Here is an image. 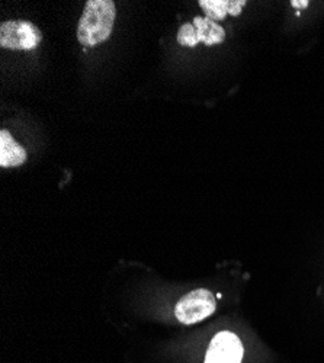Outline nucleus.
Listing matches in <instances>:
<instances>
[{
    "mask_svg": "<svg viewBox=\"0 0 324 363\" xmlns=\"http://www.w3.org/2000/svg\"><path fill=\"white\" fill-rule=\"evenodd\" d=\"M178 43L184 47H195L199 44L198 41V34H196V28L194 23H184L179 31H178Z\"/></svg>",
    "mask_w": 324,
    "mask_h": 363,
    "instance_id": "nucleus-8",
    "label": "nucleus"
},
{
    "mask_svg": "<svg viewBox=\"0 0 324 363\" xmlns=\"http://www.w3.org/2000/svg\"><path fill=\"white\" fill-rule=\"evenodd\" d=\"M43 41L40 28L29 21H6L0 25V45L8 50L31 51Z\"/></svg>",
    "mask_w": 324,
    "mask_h": 363,
    "instance_id": "nucleus-3",
    "label": "nucleus"
},
{
    "mask_svg": "<svg viewBox=\"0 0 324 363\" xmlns=\"http://www.w3.org/2000/svg\"><path fill=\"white\" fill-rule=\"evenodd\" d=\"M25 148L15 141L12 134L6 130L0 131V166L16 167L26 162Z\"/></svg>",
    "mask_w": 324,
    "mask_h": 363,
    "instance_id": "nucleus-6",
    "label": "nucleus"
},
{
    "mask_svg": "<svg viewBox=\"0 0 324 363\" xmlns=\"http://www.w3.org/2000/svg\"><path fill=\"white\" fill-rule=\"evenodd\" d=\"M116 6L112 0H89L77 23V40L84 47L105 43L113 29Z\"/></svg>",
    "mask_w": 324,
    "mask_h": 363,
    "instance_id": "nucleus-1",
    "label": "nucleus"
},
{
    "mask_svg": "<svg viewBox=\"0 0 324 363\" xmlns=\"http://www.w3.org/2000/svg\"><path fill=\"white\" fill-rule=\"evenodd\" d=\"M217 308L216 296L208 289H195L184 295L174 307V317L182 324L191 325L214 314Z\"/></svg>",
    "mask_w": 324,
    "mask_h": 363,
    "instance_id": "nucleus-2",
    "label": "nucleus"
},
{
    "mask_svg": "<svg viewBox=\"0 0 324 363\" xmlns=\"http://www.w3.org/2000/svg\"><path fill=\"white\" fill-rule=\"evenodd\" d=\"M199 6L208 19L217 22L227 15L239 16L246 5L245 0H199Z\"/></svg>",
    "mask_w": 324,
    "mask_h": 363,
    "instance_id": "nucleus-5",
    "label": "nucleus"
},
{
    "mask_svg": "<svg viewBox=\"0 0 324 363\" xmlns=\"http://www.w3.org/2000/svg\"><path fill=\"white\" fill-rule=\"evenodd\" d=\"M243 345L231 331H221L213 339L205 363H242Z\"/></svg>",
    "mask_w": 324,
    "mask_h": 363,
    "instance_id": "nucleus-4",
    "label": "nucleus"
},
{
    "mask_svg": "<svg viewBox=\"0 0 324 363\" xmlns=\"http://www.w3.org/2000/svg\"><path fill=\"white\" fill-rule=\"evenodd\" d=\"M192 23L196 28V34H198V41L199 43H203L205 45H208V47L224 43L225 31H224V28H221L217 22H214L208 18L195 16Z\"/></svg>",
    "mask_w": 324,
    "mask_h": 363,
    "instance_id": "nucleus-7",
    "label": "nucleus"
},
{
    "mask_svg": "<svg viewBox=\"0 0 324 363\" xmlns=\"http://www.w3.org/2000/svg\"><path fill=\"white\" fill-rule=\"evenodd\" d=\"M291 6L296 9H306L308 6V0H303V2H297V0H292Z\"/></svg>",
    "mask_w": 324,
    "mask_h": 363,
    "instance_id": "nucleus-9",
    "label": "nucleus"
}]
</instances>
